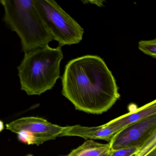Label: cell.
I'll list each match as a JSON object with an SVG mask.
<instances>
[{
    "label": "cell",
    "instance_id": "obj_1",
    "mask_svg": "<svg viewBox=\"0 0 156 156\" xmlns=\"http://www.w3.org/2000/svg\"><path fill=\"white\" fill-rule=\"evenodd\" d=\"M62 79V94L80 111L101 114L120 98L112 72L97 55H85L69 61Z\"/></svg>",
    "mask_w": 156,
    "mask_h": 156
},
{
    "label": "cell",
    "instance_id": "obj_14",
    "mask_svg": "<svg viewBox=\"0 0 156 156\" xmlns=\"http://www.w3.org/2000/svg\"><path fill=\"white\" fill-rule=\"evenodd\" d=\"M146 155H144L143 153H142V152H140V151H138L137 153H136L135 155H133V156H146Z\"/></svg>",
    "mask_w": 156,
    "mask_h": 156
},
{
    "label": "cell",
    "instance_id": "obj_16",
    "mask_svg": "<svg viewBox=\"0 0 156 156\" xmlns=\"http://www.w3.org/2000/svg\"><path fill=\"white\" fill-rule=\"evenodd\" d=\"M33 156V155H28V156Z\"/></svg>",
    "mask_w": 156,
    "mask_h": 156
},
{
    "label": "cell",
    "instance_id": "obj_9",
    "mask_svg": "<svg viewBox=\"0 0 156 156\" xmlns=\"http://www.w3.org/2000/svg\"><path fill=\"white\" fill-rule=\"evenodd\" d=\"M110 149L109 143L101 144L94 140H88L73 150L67 156H100L107 153Z\"/></svg>",
    "mask_w": 156,
    "mask_h": 156
},
{
    "label": "cell",
    "instance_id": "obj_6",
    "mask_svg": "<svg viewBox=\"0 0 156 156\" xmlns=\"http://www.w3.org/2000/svg\"><path fill=\"white\" fill-rule=\"evenodd\" d=\"M156 131V115L129 125L116 133L109 143L110 149L140 146Z\"/></svg>",
    "mask_w": 156,
    "mask_h": 156
},
{
    "label": "cell",
    "instance_id": "obj_12",
    "mask_svg": "<svg viewBox=\"0 0 156 156\" xmlns=\"http://www.w3.org/2000/svg\"><path fill=\"white\" fill-rule=\"evenodd\" d=\"M156 148L153 149L152 150H151L148 154H147L146 156H156Z\"/></svg>",
    "mask_w": 156,
    "mask_h": 156
},
{
    "label": "cell",
    "instance_id": "obj_13",
    "mask_svg": "<svg viewBox=\"0 0 156 156\" xmlns=\"http://www.w3.org/2000/svg\"><path fill=\"white\" fill-rule=\"evenodd\" d=\"M4 129V123L3 121L0 120V132H2Z\"/></svg>",
    "mask_w": 156,
    "mask_h": 156
},
{
    "label": "cell",
    "instance_id": "obj_10",
    "mask_svg": "<svg viewBox=\"0 0 156 156\" xmlns=\"http://www.w3.org/2000/svg\"><path fill=\"white\" fill-rule=\"evenodd\" d=\"M138 48L142 52L154 59L156 58V40L141 41L139 42Z\"/></svg>",
    "mask_w": 156,
    "mask_h": 156
},
{
    "label": "cell",
    "instance_id": "obj_2",
    "mask_svg": "<svg viewBox=\"0 0 156 156\" xmlns=\"http://www.w3.org/2000/svg\"><path fill=\"white\" fill-rule=\"evenodd\" d=\"M62 47L49 45L25 53L18 67L21 89L28 95H41L53 88L60 78Z\"/></svg>",
    "mask_w": 156,
    "mask_h": 156
},
{
    "label": "cell",
    "instance_id": "obj_5",
    "mask_svg": "<svg viewBox=\"0 0 156 156\" xmlns=\"http://www.w3.org/2000/svg\"><path fill=\"white\" fill-rule=\"evenodd\" d=\"M6 129L18 134L22 131L30 133L34 140V145L43 144L59 136L64 127L52 124L44 119L37 117H24L6 124Z\"/></svg>",
    "mask_w": 156,
    "mask_h": 156
},
{
    "label": "cell",
    "instance_id": "obj_7",
    "mask_svg": "<svg viewBox=\"0 0 156 156\" xmlns=\"http://www.w3.org/2000/svg\"><path fill=\"white\" fill-rule=\"evenodd\" d=\"M118 130L105 125L96 127H86L75 125L64 127L59 137L78 136L85 139L103 140L111 142L112 138Z\"/></svg>",
    "mask_w": 156,
    "mask_h": 156
},
{
    "label": "cell",
    "instance_id": "obj_11",
    "mask_svg": "<svg viewBox=\"0 0 156 156\" xmlns=\"http://www.w3.org/2000/svg\"><path fill=\"white\" fill-rule=\"evenodd\" d=\"M140 146H135L118 150H109V156H133L137 153Z\"/></svg>",
    "mask_w": 156,
    "mask_h": 156
},
{
    "label": "cell",
    "instance_id": "obj_15",
    "mask_svg": "<svg viewBox=\"0 0 156 156\" xmlns=\"http://www.w3.org/2000/svg\"><path fill=\"white\" fill-rule=\"evenodd\" d=\"M100 156H109V154H108V151L107 153H105V154H103V155H101Z\"/></svg>",
    "mask_w": 156,
    "mask_h": 156
},
{
    "label": "cell",
    "instance_id": "obj_8",
    "mask_svg": "<svg viewBox=\"0 0 156 156\" xmlns=\"http://www.w3.org/2000/svg\"><path fill=\"white\" fill-rule=\"evenodd\" d=\"M155 115H156V100H154L134 112H130L121 116L105 125L119 131L129 125Z\"/></svg>",
    "mask_w": 156,
    "mask_h": 156
},
{
    "label": "cell",
    "instance_id": "obj_4",
    "mask_svg": "<svg viewBox=\"0 0 156 156\" xmlns=\"http://www.w3.org/2000/svg\"><path fill=\"white\" fill-rule=\"evenodd\" d=\"M35 8L54 41L59 46L77 44L82 41L84 30L53 0H34Z\"/></svg>",
    "mask_w": 156,
    "mask_h": 156
},
{
    "label": "cell",
    "instance_id": "obj_3",
    "mask_svg": "<svg viewBox=\"0 0 156 156\" xmlns=\"http://www.w3.org/2000/svg\"><path fill=\"white\" fill-rule=\"evenodd\" d=\"M3 21L20 37L24 53L49 45L54 41L41 19L34 0H0Z\"/></svg>",
    "mask_w": 156,
    "mask_h": 156
}]
</instances>
